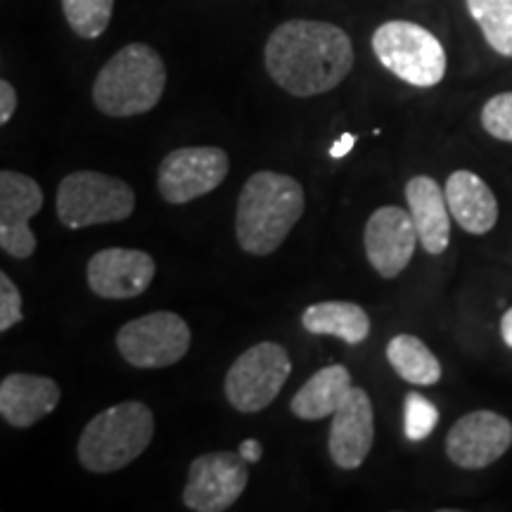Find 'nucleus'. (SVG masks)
I'll return each mask as SVG.
<instances>
[{
  "instance_id": "nucleus-5",
  "label": "nucleus",
  "mask_w": 512,
  "mask_h": 512,
  "mask_svg": "<svg viewBox=\"0 0 512 512\" xmlns=\"http://www.w3.org/2000/svg\"><path fill=\"white\" fill-rule=\"evenodd\" d=\"M55 207L62 226L79 230L128 219L136 209V192L121 178L100 171H74L62 178Z\"/></svg>"
},
{
  "instance_id": "nucleus-8",
  "label": "nucleus",
  "mask_w": 512,
  "mask_h": 512,
  "mask_svg": "<svg viewBox=\"0 0 512 512\" xmlns=\"http://www.w3.org/2000/svg\"><path fill=\"white\" fill-rule=\"evenodd\" d=\"M192 332L174 311L133 318L117 332V349L128 366L140 370L169 368L188 354Z\"/></svg>"
},
{
  "instance_id": "nucleus-27",
  "label": "nucleus",
  "mask_w": 512,
  "mask_h": 512,
  "mask_svg": "<svg viewBox=\"0 0 512 512\" xmlns=\"http://www.w3.org/2000/svg\"><path fill=\"white\" fill-rule=\"evenodd\" d=\"M17 110V93L10 81H0V124H8Z\"/></svg>"
},
{
  "instance_id": "nucleus-10",
  "label": "nucleus",
  "mask_w": 512,
  "mask_h": 512,
  "mask_svg": "<svg viewBox=\"0 0 512 512\" xmlns=\"http://www.w3.org/2000/svg\"><path fill=\"white\" fill-rule=\"evenodd\" d=\"M249 482V463L240 453H204L190 463L183 503L192 512H223L238 503Z\"/></svg>"
},
{
  "instance_id": "nucleus-28",
  "label": "nucleus",
  "mask_w": 512,
  "mask_h": 512,
  "mask_svg": "<svg viewBox=\"0 0 512 512\" xmlns=\"http://www.w3.org/2000/svg\"><path fill=\"white\" fill-rule=\"evenodd\" d=\"M238 453L242 458L247 460L249 465H254V463H259L261 460V456H264V448H261V444L256 439H245L240 444V448H238Z\"/></svg>"
},
{
  "instance_id": "nucleus-2",
  "label": "nucleus",
  "mask_w": 512,
  "mask_h": 512,
  "mask_svg": "<svg viewBox=\"0 0 512 512\" xmlns=\"http://www.w3.org/2000/svg\"><path fill=\"white\" fill-rule=\"evenodd\" d=\"M304 188L297 178L256 171L247 178L235 209V238L247 254H273L304 214Z\"/></svg>"
},
{
  "instance_id": "nucleus-9",
  "label": "nucleus",
  "mask_w": 512,
  "mask_h": 512,
  "mask_svg": "<svg viewBox=\"0 0 512 512\" xmlns=\"http://www.w3.org/2000/svg\"><path fill=\"white\" fill-rule=\"evenodd\" d=\"M228 171L230 159L221 147H178L159 164L157 190L169 204H188L219 188Z\"/></svg>"
},
{
  "instance_id": "nucleus-4",
  "label": "nucleus",
  "mask_w": 512,
  "mask_h": 512,
  "mask_svg": "<svg viewBox=\"0 0 512 512\" xmlns=\"http://www.w3.org/2000/svg\"><path fill=\"white\" fill-rule=\"evenodd\" d=\"M155 437V415L140 401L105 408L83 427L79 460L88 472L110 475L138 460Z\"/></svg>"
},
{
  "instance_id": "nucleus-26",
  "label": "nucleus",
  "mask_w": 512,
  "mask_h": 512,
  "mask_svg": "<svg viewBox=\"0 0 512 512\" xmlns=\"http://www.w3.org/2000/svg\"><path fill=\"white\" fill-rule=\"evenodd\" d=\"M22 318V294H19L17 285L12 283L8 273H0V332L15 328Z\"/></svg>"
},
{
  "instance_id": "nucleus-19",
  "label": "nucleus",
  "mask_w": 512,
  "mask_h": 512,
  "mask_svg": "<svg viewBox=\"0 0 512 512\" xmlns=\"http://www.w3.org/2000/svg\"><path fill=\"white\" fill-rule=\"evenodd\" d=\"M351 387V373L344 366H328L311 375L309 380L302 384L292 399V413L302 420H323L332 418V413L342 406L347 399Z\"/></svg>"
},
{
  "instance_id": "nucleus-25",
  "label": "nucleus",
  "mask_w": 512,
  "mask_h": 512,
  "mask_svg": "<svg viewBox=\"0 0 512 512\" xmlns=\"http://www.w3.org/2000/svg\"><path fill=\"white\" fill-rule=\"evenodd\" d=\"M482 126L489 136L512 143V91L498 93L484 105Z\"/></svg>"
},
{
  "instance_id": "nucleus-14",
  "label": "nucleus",
  "mask_w": 512,
  "mask_h": 512,
  "mask_svg": "<svg viewBox=\"0 0 512 512\" xmlns=\"http://www.w3.org/2000/svg\"><path fill=\"white\" fill-rule=\"evenodd\" d=\"M157 264L143 249L107 247L91 256L86 280L93 294L102 299H133L152 285Z\"/></svg>"
},
{
  "instance_id": "nucleus-30",
  "label": "nucleus",
  "mask_w": 512,
  "mask_h": 512,
  "mask_svg": "<svg viewBox=\"0 0 512 512\" xmlns=\"http://www.w3.org/2000/svg\"><path fill=\"white\" fill-rule=\"evenodd\" d=\"M501 335H503V342L512 349V309H508V311L503 313V318H501Z\"/></svg>"
},
{
  "instance_id": "nucleus-18",
  "label": "nucleus",
  "mask_w": 512,
  "mask_h": 512,
  "mask_svg": "<svg viewBox=\"0 0 512 512\" xmlns=\"http://www.w3.org/2000/svg\"><path fill=\"white\" fill-rule=\"evenodd\" d=\"M446 202L453 221L465 233L486 235L498 221V200L482 178L472 171H453L446 181Z\"/></svg>"
},
{
  "instance_id": "nucleus-17",
  "label": "nucleus",
  "mask_w": 512,
  "mask_h": 512,
  "mask_svg": "<svg viewBox=\"0 0 512 512\" xmlns=\"http://www.w3.org/2000/svg\"><path fill=\"white\" fill-rule=\"evenodd\" d=\"M406 202L418 230V240L427 254L439 256L451 242V209L446 190L432 176H415L406 185Z\"/></svg>"
},
{
  "instance_id": "nucleus-16",
  "label": "nucleus",
  "mask_w": 512,
  "mask_h": 512,
  "mask_svg": "<svg viewBox=\"0 0 512 512\" xmlns=\"http://www.w3.org/2000/svg\"><path fill=\"white\" fill-rule=\"evenodd\" d=\"M60 396L62 389L53 377L12 373L0 382V415L10 427L27 430L55 411Z\"/></svg>"
},
{
  "instance_id": "nucleus-1",
  "label": "nucleus",
  "mask_w": 512,
  "mask_h": 512,
  "mask_svg": "<svg viewBox=\"0 0 512 512\" xmlns=\"http://www.w3.org/2000/svg\"><path fill=\"white\" fill-rule=\"evenodd\" d=\"M266 72L294 98H313L337 88L354 69L347 31L316 19H290L268 36Z\"/></svg>"
},
{
  "instance_id": "nucleus-11",
  "label": "nucleus",
  "mask_w": 512,
  "mask_h": 512,
  "mask_svg": "<svg viewBox=\"0 0 512 512\" xmlns=\"http://www.w3.org/2000/svg\"><path fill=\"white\" fill-rule=\"evenodd\" d=\"M512 446V422L494 411H472L446 434V456L463 470H484Z\"/></svg>"
},
{
  "instance_id": "nucleus-20",
  "label": "nucleus",
  "mask_w": 512,
  "mask_h": 512,
  "mask_svg": "<svg viewBox=\"0 0 512 512\" xmlns=\"http://www.w3.org/2000/svg\"><path fill=\"white\" fill-rule=\"evenodd\" d=\"M302 325L311 335L339 337L347 344H361L370 335V316L354 302H320L302 313Z\"/></svg>"
},
{
  "instance_id": "nucleus-24",
  "label": "nucleus",
  "mask_w": 512,
  "mask_h": 512,
  "mask_svg": "<svg viewBox=\"0 0 512 512\" xmlns=\"http://www.w3.org/2000/svg\"><path fill=\"white\" fill-rule=\"evenodd\" d=\"M439 422V408L430 399L418 392L406 396L403 408V432L411 441H425L434 432Z\"/></svg>"
},
{
  "instance_id": "nucleus-22",
  "label": "nucleus",
  "mask_w": 512,
  "mask_h": 512,
  "mask_svg": "<svg viewBox=\"0 0 512 512\" xmlns=\"http://www.w3.org/2000/svg\"><path fill=\"white\" fill-rule=\"evenodd\" d=\"M467 10L498 55L512 57V0H467Z\"/></svg>"
},
{
  "instance_id": "nucleus-29",
  "label": "nucleus",
  "mask_w": 512,
  "mask_h": 512,
  "mask_svg": "<svg viewBox=\"0 0 512 512\" xmlns=\"http://www.w3.org/2000/svg\"><path fill=\"white\" fill-rule=\"evenodd\" d=\"M356 136H351V133H342V136H339V140L337 143H332V147H330V157L332 159H342V157H347L351 150H354V145H356Z\"/></svg>"
},
{
  "instance_id": "nucleus-6",
  "label": "nucleus",
  "mask_w": 512,
  "mask_h": 512,
  "mask_svg": "<svg viewBox=\"0 0 512 512\" xmlns=\"http://www.w3.org/2000/svg\"><path fill=\"white\" fill-rule=\"evenodd\" d=\"M373 50L384 69L415 88H432L446 74V50L439 38L415 22H384L373 34Z\"/></svg>"
},
{
  "instance_id": "nucleus-23",
  "label": "nucleus",
  "mask_w": 512,
  "mask_h": 512,
  "mask_svg": "<svg viewBox=\"0 0 512 512\" xmlns=\"http://www.w3.org/2000/svg\"><path fill=\"white\" fill-rule=\"evenodd\" d=\"M62 12L74 34L91 41L110 27L114 0H62Z\"/></svg>"
},
{
  "instance_id": "nucleus-21",
  "label": "nucleus",
  "mask_w": 512,
  "mask_h": 512,
  "mask_svg": "<svg viewBox=\"0 0 512 512\" xmlns=\"http://www.w3.org/2000/svg\"><path fill=\"white\" fill-rule=\"evenodd\" d=\"M387 361L394 373L415 387H432L441 380V363L415 335H396L387 344Z\"/></svg>"
},
{
  "instance_id": "nucleus-12",
  "label": "nucleus",
  "mask_w": 512,
  "mask_h": 512,
  "mask_svg": "<svg viewBox=\"0 0 512 512\" xmlns=\"http://www.w3.org/2000/svg\"><path fill=\"white\" fill-rule=\"evenodd\" d=\"M43 209V190L34 178L19 171H0V247L15 259L36 252V235L29 221Z\"/></svg>"
},
{
  "instance_id": "nucleus-15",
  "label": "nucleus",
  "mask_w": 512,
  "mask_h": 512,
  "mask_svg": "<svg viewBox=\"0 0 512 512\" xmlns=\"http://www.w3.org/2000/svg\"><path fill=\"white\" fill-rule=\"evenodd\" d=\"M375 441V411L366 389L351 387L342 406L332 413L328 451L342 470H358L366 463Z\"/></svg>"
},
{
  "instance_id": "nucleus-3",
  "label": "nucleus",
  "mask_w": 512,
  "mask_h": 512,
  "mask_svg": "<svg viewBox=\"0 0 512 512\" xmlns=\"http://www.w3.org/2000/svg\"><path fill=\"white\" fill-rule=\"evenodd\" d=\"M166 88L162 55L147 43H128L117 50L93 83V102L114 119L155 110Z\"/></svg>"
},
{
  "instance_id": "nucleus-7",
  "label": "nucleus",
  "mask_w": 512,
  "mask_h": 512,
  "mask_svg": "<svg viewBox=\"0 0 512 512\" xmlns=\"http://www.w3.org/2000/svg\"><path fill=\"white\" fill-rule=\"evenodd\" d=\"M292 373V358L283 344L259 342L235 358L223 380V392L235 411L261 413L271 406Z\"/></svg>"
},
{
  "instance_id": "nucleus-13",
  "label": "nucleus",
  "mask_w": 512,
  "mask_h": 512,
  "mask_svg": "<svg viewBox=\"0 0 512 512\" xmlns=\"http://www.w3.org/2000/svg\"><path fill=\"white\" fill-rule=\"evenodd\" d=\"M418 242V230H415L411 211L392 207V204L377 209L368 219L366 233H363L370 266L387 280L406 271Z\"/></svg>"
}]
</instances>
